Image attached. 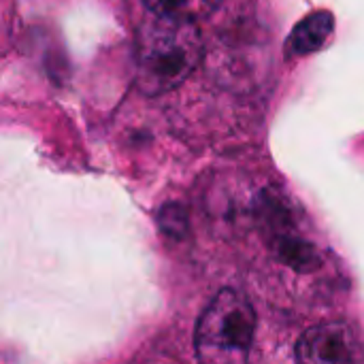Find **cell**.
Here are the masks:
<instances>
[{
    "label": "cell",
    "mask_w": 364,
    "mask_h": 364,
    "mask_svg": "<svg viewBox=\"0 0 364 364\" xmlns=\"http://www.w3.org/2000/svg\"><path fill=\"white\" fill-rule=\"evenodd\" d=\"M203 58V41L194 21L154 15L136 36V83L149 94L181 85Z\"/></svg>",
    "instance_id": "6da1fadb"
},
{
    "label": "cell",
    "mask_w": 364,
    "mask_h": 364,
    "mask_svg": "<svg viewBox=\"0 0 364 364\" xmlns=\"http://www.w3.org/2000/svg\"><path fill=\"white\" fill-rule=\"evenodd\" d=\"M256 335V314L245 296L222 290L196 324L194 348L200 364H247Z\"/></svg>",
    "instance_id": "7a4b0ae2"
},
{
    "label": "cell",
    "mask_w": 364,
    "mask_h": 364,
    "mask_svg": "<svg viewBox=\"0 0 364 364\" xmlns=\"http://www.w3.org/2000/svg\"><path fill=\"white\" fill-rule=\"evenodd\" d=\"M296 364H364V350L350 324L324 322L299 339Z\"/></svg>",
    "instance_id": "3957f363"
},
{
    "label": "cell",
    "mask_w": 364,
    "mask_h": 364,
    "mask_svg": "<svg viewBox=\"0 0 364 364\" xmlns=\"http://www.w3.org/2000/svg\"><path fill=\"white\" fill-rule=\"evenodd\" d=\"M335 28V19L328 11H318L305 17L290 34V49L299 55H307L318 51L331 36Z\"/></svg>",
    "instance_id": "277c9868"
},
{
    "label": "cell",
    "mask_w": 364,
    "mask_h": 364,
    "mask_svg": "<svg viewBox=\"0 0 364 364\" xmlns=\"http://www.w3.org/2000/svg\"><path fill=\"white\" fill-rule=\"evenodd\" d=\"M222 0H145L149 11L154 15L186 19V21H198L213 13Z\"/></svg>",
    "instance_id": "5b68a950"
},
{
    "label": "cell",
    "mask_w": 364,
    "mask_h": 364,
    "mask_svg": "<svg viewBox=\"0 0 364 364\" xmlns=\"http://www.w3.org/2000/svg\"><path fill=\"white\" fill-rule=\"evenodd\" d=\"M282 260L290 267H294L296 271H311L314 267H318V254L309 243L296 241V239H286L282 241Z\"/></svg>",
    "instance_id": "8992f818"
}]
</instances>
